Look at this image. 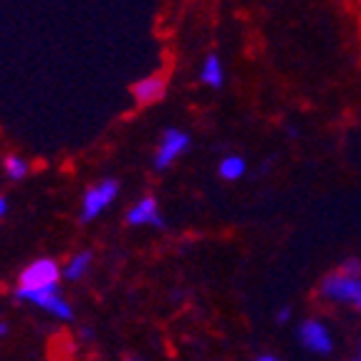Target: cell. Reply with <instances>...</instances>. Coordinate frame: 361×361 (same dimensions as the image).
I'll return each instance as SVG.
<instances>
[{"label":"cell","mask_w":361,"mask_h":361,"mask_svg":"<svg viewBox=\"0 0 361 361\" xmlns=\"http://www.w3.org/2000/svg\"><path fill=\"white\" fill-rule=\"evenodd\" d=\"M326 298H331V301L338 303H354L361 298V281L354 276H346L343 271H336L331 276L326 278L324 286H321Z\"/></svg>","instance_id":"cell-1"},{"label":"cell","mask_w":361,"mask_h":361,"mask_svg":"<svg viewBox=\"0 0 361 361\" xmlns=\"http://www.w3.org/2000/svg\"><path fill=\"white\" fill-rule=\"evenodd\" d=\"M54 286H59V265L51 258L36 260V263H30L20 273V288L36 290V288H54Z\"/></svg>","instance_id":"cell-2"},{"label":"cell","mask_w":361,"mask_h":361,"mask_svg":"<svg viewBox=\"0 0 361 361\" xmlns=\"http://www.w3.org/2000/svg\"><path fill=\"white\" fill-rule=\"evenodd\" d=\"M116 192H119V182L116 180H104V182H99L97 187H91L84 197V212H81V220L89 223V220L99 217V212H102L104 207L111 205V200L116 197Z\"/></svg>","instance_id":"cell-3"},{"label":"cell","mask_w":361,"mask_h":361,"mask_svg":"<svg viewBox=\"0 0 361 361\" xmlns=\"http://www.w3.org/2000/svg\"><path fill=\"white\" fill-rule=\"evenodd\" d=\"M298 341H301L308 351H313V354H331L334 351L331 331L316 319H308L298 326Z\"/></svg>","instance_id":"cell-4"},{"label":"cell","mask_w":361,"mask_h":361,"mask_svg":"<svg viewBox=\"0 0 361 361\" xmlns=\"http://www.w3.org/2000/svg\"><path fill=\"white\" fill-rule=\"evenodd\" d=\"M187 147H190V137H187L185 132H180V129H167L162 137V145H159V149H157V154H154V167L167 169Z\"/></svg>","instance_id":"cell-5"},{"label":"cell","mask_w":361,"mask_h":361,"mask_svg":"<svg viewBox=\"0 0 361 361\" xmlns=\"http://www.w3.org/2000/svg\"><path fill=\"white\" fill-rule=\"evenodd\" d=\"M129 225H154V228H164L162 215L157 212V202L154 197H145L139 205H134L127 215Z\"/></svg>","instance_id":"cell-6"},{"label":"cell","mask_w":361,"mask_h":361,"mask_svg":"<svg viewBox=\"0 0 361 361\" xmlns=\"http://www.w3.org/2000/svg\"><path fill=\"white\" fill-rule=\"evenodd\" d=\"M164 78L159 76H147L142 78V81H137V84L132 86V94L134 99H137L139 104H154L159 102V99L164 97Z\"/></svg>","instance_id":"cell-7"},{"label":"cell","mask_w":361,"mask_h":361,"mask_svg":"<svg viewBox=\"0 0 361 361\" xmlns=\"http://www.w3.org/2000/svg\"><path fill=\"white\" fill-rule=\"evenodd\" d=\"M200 78H202L207 86H212V89H220V86H223V81H225L223 63H220L217 56H207L205 63H202V71H200Z\"/></svg>","instance_id":"cell-8"},{"label":"cell","mask_w":361,"mask_h":361,"mask_svg":"<svg viewBox=\"0 0 361 361\" xmlns=\"http://www.w3.org/2000/svg\"><path fill=\"white\" fill-rule=\"evenodd\" d=\"M54 295H59V286H54V288H36V290H28V288L16 290V298H18V301L36 303V306H41V308H46V303H49Z\"/></svg>","instance_id":"cell-9"},{"label":"cell","mask_w":361,"mask_h":361,"mask_svg":"<svg viewBox=\"0 0 361 361\" xmlns=\"http://www.w3.org/2000/svg\"><path fill=\"white\" fill-rule=\"evenodd\" d=\"M217 172H220L223 180H240V177L245 175V159L238 154L225 157L223 162H220V169H217Z\"/></svg>","instance_id":"cell-10"},{"label":"cell","mask_w":361,"mask_h":361,"mask_svg":"<svg viewBox=\"0 0 361 361\" xmlns=\"http://www.w3.org/2000/svg\"><path fill=\"white\" fill-rule=\"evenodd\" d=\"M89 265H91V253L89 250H84V253H78L76 258L68 260V265L63 268V278H68V281H78V278L89 271Z\"/></svg>","instance_id":"cell-11"},{"label":"cell","mask_w":361,"mask_h":361,"mask_svg":"<svg viewBox=\"0 0 361 361\" xmlns=\"http://www.w3.org/2000/svg\"><path fill=\"white\" fill-rule=\"evenodd\" d=\"M46 311L54 313V316H59V319H63V321H71L73 319V308L66 303V298H61V293L54 295V298L46 303Z\"/></svg>","instance_id":"cell-12"},{"label":"cell","mask_w":361,"mask_h":361,"mask_svg":"<svg viewBox=\"0 0 361 361\" xmlns=\"http://www.w3.org/2000/svg\"><path fill=\"white\" fill-rule=\"evenodd\" d=\"M6 172H8V177H13V180H23L25 172H28V164L23 162V157L11 154V157H6Z\"/></svg>","instance_id":"cell-13"},{"label":"cell","mask_w":361,"mask_h":361,"mask_svg":"<svg viewBox=\"0 0 361 361\" xmlns=\"http://www.w3.org/2000/svg\"><path fill=\"white\" fill-rule=\"evenodd\" d=\"M338 271H343L346 273V276H354V278H361V263L359 260H346V263L341 265V268H338Z\"/></svg>","instance_id":"cell-14"},{"label":"cell","mask_w":361,"mask_h":361,"mask_svg":"<svg viewBox=\"0 0 361 361\" xmlns=\"http://www.w3.org/2000/svg\"><path fill=\"white\" fill-rule=\"evenodd\" d=\"M288 319H290V308H281V311H278V316H276V321H278V324H286Z\"/></svg>","instance_id":"cell-15"},{"label":"cell","mask_w":361,"mask_h":361,"mask_svg":"<svg viewBox=\"0 0 361 361\" xmlns=\"http://www.w3.org/2000/svg\"><path fill=\"white\" fill-rule=\"evenodd\" d=\"M8 212V202H6V197H0V217L6 215Z\"/></svg>","instance_id":"cell-16"},{"label":"cell","mask_w":361,"mask_h":361,"mask_svg":"<svg viewBox=\"0 0 361 361\" xmlns=\"http://www.w3.org/2000/svg\"><path fill=\"white\" fill-rule=\"evenodd\" d=\"M81 336H84V341H91V336H94V334H91V329H84V331H81Z\"/></svg>","instance_id":"cell-17"},{"label":"cell","mask_w":361,"mask_h":361,"mask_svg":"<svg viewBox=\"0 0 361 361\" xmlns=\"http://www.w3.org/2000/svg\"><path fill=\"white\" fill-rule=\"evenodd\" d=\"M6 334H8V324H3V321H0V338L6 336Z\"/></svg>","instance_id":"cell-18"},{"label":"cell","mask_w":361,"mask_h":361,"mask_svg":"<svg viewBox=\"0 0 361 361\" xmlns=\"http://www.w3.org/2000/svg\"><path fill=\"white\" fill-rule=\"evenodd\" d=\"M255 361H278L276 356H260V359H255Z\"/></svg>","instance_id":"cell-19"},{"label":"cell","mask_w":361,"mask_h":361,"mask_svg":"<svg viewBox=\"0 0 361 361\" xmlns=\"http://www.w3.org/2000/svg\"><path fill=\"white\" fill-rule=\"evenodd\" d=\"M356 308H359V311H361V298H359V301H356Z\"/></svg>","instance_id":"cell-20"},{"label":"cell","mask_w":361,"mask_h":361,"mask_svg":"<svg viewBox=\"0 0 361 361\" xmlns=\"http://www.w3.org/2000/svg\"><path fill=\"white\" fill-rule=\"evenodd\" d=\"M356 361H361V359H356Z\"/></svg>","instance_id":"cell-21"}]
</instances>
